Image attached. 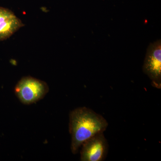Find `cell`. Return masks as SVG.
I'll list each match as a JSON object with an SVG mask.
<instances>
[{"label":"cell","instance_id":"2","mask_svg":"<svg viewBox=\"0 0 161 161\" xmlns=\"http://www.w3.org/2000/svg\"><path fill=\"white\" fill-rule=\"evenodd\" d=\"M48 91L49 87L45 81L31 76L21 78L14 88L17 98L26 105L37 102L45 97Z\"/></svg>","mask_w":161,"mask_h":161},{"label":"cell","instance_id":"4","mask_svg":"<svg viewBox=\"0 0 161 161\" xmlns=\"http://www.w3.org/2000/svg\"><path fill=\"white\" fill-rule=\"evenodd\" d=\"M81 146V161H103L106 158L108 145L103 132L92 136Z\"/></svg>","mask_w":161,"mask_h":161},{"label":"cell","instance_id":"5","mask_svg":"<svg viewBox=\"0 0 161 161\" xmlns=\"http://www.w3.org/2000/svg\"><path fill=\"white\" fill-rule=\"evenodd\" d=\"M23 26L11 10L0 6V41L8 39Z\"/></svg>","mask_w":161,"mask_h":161},{"label":"cell","instance_id":"3","mask_svg":"<svg viewBox=\"0 0 161 161\" xmlns=\"http://www.w3.org/2000/svg\"><path fill=\"white\" fill-rule=\"evenodd\" d=\"M161 45L160 40L150 44L147 51L143 70L152 81L153 86L161 87Z\"/></svg>","mask_w":161,"mask_h":161},{"label":"cell","instance_id":"1","mask_svg":"<svg viewBox=\"0 0 161 161\" xmlns=\"http://www.w3.org/2000/svg\"><path fill=\"white\" fill-rule=\"evenodd\" d=\"M108 125L103 116L88 108L80 107L73 110L70 113L69 123L72 153H78L85 142L96 134L103 133Z\"/></svg>","mask_w":161,"mask_h":161}]
</instances>
